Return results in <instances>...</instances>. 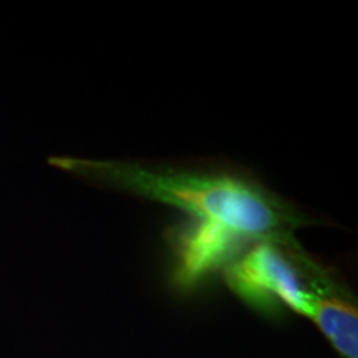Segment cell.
Masks as SVG:
<instances>
[{
    "mask_svg": "<svg viewBox=\"0 0 358 358\" xmlns=\"http://www.w3.org/2000/svg\"><path fill=\"white\" fill-rule=\"evenodd\" d=\"M224 280L259 310L284 306L307 320H312L327 295L340 289L334 275L308 256L299 241L252 244L224 268Z\"/></svg>",
    "mask_w": 358,
    "mask_h": 358,
    "instance_id": "7a4b0ae2",
    "label": "cell"
},
{
    "mask_svg": "<svg viewBox=\"0 0 358 358\" xmlns=\"http://www.w3.org/2000/svg\"><path fill=\"white\" fill-rule=\"evenodd\" d=\"M48 163L88 185L171 206L189 224L245 245L294 243L313 221L297 206L232 166L57 156Z\"/></svg>",
    "mask_w": 358,
    "mask_h": 358,
    "instance_id": "6da1fadb",
    "label": "cell"
}]
</instances>
